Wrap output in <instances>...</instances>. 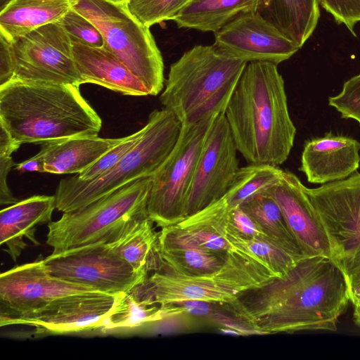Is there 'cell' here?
I'll return each mask as SVG.
<instances>
[{"label":"cell","instance_id":"obj_1","mask_svg":"<svg viewBox=\"0 0 360 360\" xmlns=\"http://www.w3.org/2000/svg\"><path fill=\"white\" fill-rule=\"evenodd\" d=\"M349 302L345 275L333 259L304 257L282 278L221 304L262 335L337 330Z\"/></svg>","mask_w":360,"mask_h":360},{"label":"cell","instance_id":"obj_2","mask_svg":"<svg viewBox=\"0 0 360 360\" xmlns=\"http://www.w3.org/2000/svg\"><path fill=\"white\" fill-rule=\"evenodd\" d=\"M277 65L248 63L224 112L237 150L249 163L278 166L293 147L297 130Z\"/></svg>","mask_w":360,"mask_h":360},{"label":"cell","instance_id":"obj_3","mask_svg":"<svg viewBox=\"0 0 360 360\" xmlns=\"http://www.w3.org/2000/svg\"><path fill=\"white\" fill-rule=\"evenodd\" d=\"M0 124L19 145H42L96 136L102 120L79 86L12 79L0 86Z\"/></svg>","mask_w":360,"mask_h":360},{"label":"cell","instance_id":"obj_4","mask_svg":"<svg viewBox=\"0 0 360 360\" xmlns=\"http://www.w3.org/2000/svg\"><path fill=\"white\" fill-rule=\"evenodd\" d=\"M248 63L196 45L170 66L160 101L182 125L224 113Z\"/></svg>","mask_w":360,"mask_h":360},{"label":"cell","instance_id":"obj_5","mask_svg":"<svg viewBox=\"0 0 360 360\" xmlns=\"http://www.w3.org/2000/svg\"><path fill=\"white\" fill-rule=\"evenodd\" d=\"M274 277L277 276L262 259L236 247L227 252L224 264L214 271L198 275L155 271L129 292L149 305L187 300L229 304Z\"/></svg>","mask_w":360,"mask_h":360},{"label":"cell","instance_id":"obj_6","mask_svg":"<svg viewBox=\"0 0 360 360\" xmlns=\"http://www.w3.org/2000/svg\"><path fill=\"white\" fill-rule=\"evenodd\" d=\"M181 126L168 109L154 110L141 139L111 169L92 180L75 175L60 181L54 195L56 209L75 211L138 179L153 176L173 150Z\"/></svg>","mask_w":360,"mask_h":360},{"label":"cell","instance_id":"obj_7","mask_svg":"<svg viewBox=\"0 0 360 360\" xmlns=\"http://www.w3.org/2000/svg\"><path fill=\"white\" fill-rule=\"evenodd\" d=\"M72 9L91 21L105 46L144 84L149 95L164 88V63L149 27L140 23L125 4L108 0H70Z\"/></svg>","mask_w":360,"mask_h":360},{"label":"cell","instance_id":"obj_8","mask_svg":"<svg viewBox=\"0 0 360 360\" xmlns=\"http://www.w3.org/2000/svg\"><path fill=\"white\" fill-rule=\"evenodd\" d=\"M152 176L138 179L88 205L48 223L46 244L53 254L98 242L120 225L148 214Z\"/></svg>","mask_w":360,"mask_h":360},{"label":"cell","instance_id":"obj_9","mask_svg":"<svg viewBox=\"0 0 360 360\" xmlns=\"http://www.w3.org/2000/svg\"><path fill=\"white\" fill-rule=\"evenodd\" d=\"M216 116L182 125L173 150L152 176L148 214L158 226L186 218L188 197L203 144Z\"/></svg>","mask_w":360,"mask_h":360},{"label":"cell","instance_id":"obj_10","mask_svg":"<svg viewBox=\"0 0 360 360\" xmlns=\"http://www.w3.org/2000/svg\"><path fill=\"white\" fill-rule=\"evenodd\" d=\"M13 79L80 86L72 42L60 21L39 27L11 41Z\"/></svg>","mask_w":360,"mask_h":360},{"label":"cell","instance_id":"obj_11","mask_svg":"<svg viewBox=\"0 0 360 360\" xmlns=\"http://www.w3.org/2000/svg\"><path fill=\"white\" fill-rule=\"evenodd\" d=\"M44 261L57 278L110 294L129 292L147 278L104 240L51 253Z\"/></svg>","mask_w":360,"mask_h":360},{"label":"cell","instance_id":"obj_12","mask_svg":"<svg viewBox=\"0 0 360 360\" xmlns=\"http://www.w3.org/2000/svg\"><path fill=\"white\" fill-rule=\"evenodd\" d=\"M90 291L98 290L52 275L40 256L1 274V326L27 317L59 297Z\"/></svg>","mask_w":360,"mask_h":360},{"label":"cell","instance_id":"obj_13","mask_svg":"<svg viewBox=\"0 0 360 360\" xmlns=\"http://www.w3.org/2000/svg\"><path fill=\"white\" fill-rule=\"evenodd\" d=\"M305 191L338 262L360 245V173Z\"/></svg>","mask_w":360,"mask_h":360},{"label":"cell","instance_id":"obj_14","mask_svg":"<svg viewBox=\"0 0 360 360\" xmlns=\"http://www.w3.org/2000/svg\"><path fill=\"white\" fill-rule=\"evenodd\" d=\"M237 147L224 113L218 115L207 134L191 183L186 217L221 198L238 169Z\"/></svg>","mask_w":360,"mask_h":360},{"label":"cell","instance_id":"obj_15","mask_svg":"<svg viewBox=\"0 0 360 360\" xmlns=\"http://www.w3.org/2000/svg\"><path fill=\"white\" fill-rule=\"evenodd\" d=\"M212 46L220 53L247 63L276 65L300 49L255 11L238 15L217 32Z\"/></svg>","mask_w":360,"mask_h":360},{"label":"cell","instance_id":"obj_16","mask_svg":"<svg viewBox=\"0 0 360 360\" xmlns=\"http://www.w3.org/2000/svg\"><path fill=\"white\" fill-rule=\"evenodd\" d=\"M120 294L90 291L66 295L9 325H27L39 333L49 334L102 328Z\"/></svg>","mask_w":360,"mask_h":360},{"label":"cell","instance_id":"obj_17","mask_svg":"<svg viewBox=\"0 0 360 360\" xmlns=\"http://www.w3.org/2000/svg\"><path fill=\"white\" fill-rule=\"evenodd\" d=\"M266 191L279 205L303 255L333 259L327 234L298 177L283 170L279 181Z\"/></svg>","mask_w":360,"mask_h":360},{"label":"cell","instance_id":"obj_18","mask_svg":"<svg viewBox=\"0 0 360 360\" xmlns=\"http://www.w3.org/2000/svg\"><path fill=\"white\" fill-rule=\"evenodd\" d=\"M360 143L342 134L326 133L305 141L299 168L315 184L345 179L357 171Z\"/></svg>","mask_w":360,"mask_h":360},{"label":"cell","instance_id":"obj_19","mask_svg":"<svg viewBox=\"0 0 360 360\" xmlns=\"http://www.w3.org/2000/svg\"><path fill=\"white\" fill-rule=\"evenodd\" d=\"M72 49L82 84H95L123 95H149L144 84L105 45L90 47L72 42Z\"/></svg>","mask_w":360,"mask_h":360},{"label":"cell","instance_id":"obj_20","mask_svg":"<svg viewBox=\"0 0 360 360\" xmlns=\"http://www.w3.org/2000/svg\"><path fill=\"white\" fill-rule=\"evenodd\" d=\"M56 209L54 195H34L8 206L0 212V244L15 262L27 246L25 238L38 245L37 226L51 220Z\"/></svg>","mask_w":360,"mask_h":360},{"label":"cell","instance_id":"obj_21","mask_svg":"<svg viewBox=\"0 0 360 360\" xmlns=\"http://www.w3.org/2000/svg\"><path fill=\"white\" fill-rule=\"evenodd\" d=\"M158 250L162 262L160 271L186 275L214 271L224 264L227 255L201 247L176 224L162 227L158 233Z\"/></svg>","mask_w":360,"mask_h":360},{"label":"cell","instance_id":"obj_22","mask_svg":"<svg viewBox=\"0 0 360 360\" xmlns=\"http://www.w3.org/2000/svg\"><path fill=\"white\" fill-rule=\"evenodd\" d=\"M153 223L148 214L135 217L103 239L136 271L146 276L162 266L158 233L154 231Z\"/></svg>","mask_w":360,"mask_h":360},{"label":"cell","instance_id":"obj_23","mask_svg":"<svg viewBox=\"0 0 360 360\" xmlns=\"http://www.w3.org/2000/svg\"><path fill=\"white\" fill-rule=\"evenodd\" d=\"M122 138L96 136L70 137L41 145L38 153L44 163V172L64 174L84 171L115 146Z\"/></svg>","mask_w":360,"mask_h":360},{"label":"cell","instance_id":"obj_24","mask_svg":"<svg viewBox=\"0 0 360 360\" xmlns=\"http://www.w3.org/2000/svg\"><path fill=\"white\" fill-rule=\"evenodd\" d=\"M300 49L320 18L319 0H257L255 11Z\"/></svg>","mask_w":360,"mask_h":360},{"label":"cell","instance_id":"obj_25","mask_svg":"<svg viewBox=\"0 0 360 360\" xmlns=\"http://www.w3.org/2000/svg\"><path fill=\"white\" fill-rule=\"evenodd\" d=\"M71 8L70 0H13L0 12V34L11 41L59 21Z\"/></svg>","mask_w":360,"mask_h":360},{"label":"cell","instance_id":"obj_26","mask_svg":"<svg viewBox=\"0 0 360 360\" xmlns=\"http://www.w3.org/2000/svg\"><path fill=\"white\" fill-rule=\"evenodd\" d=\"M257 0H191L174 17L179 28L216 33L238 15L255 11Z\"/></svg>","mask_w":360,"mask_h":360},{"label":"cell","instance_id":"obj_27","mask_svg":"<svg viewBox=\"0 0 360 360\" xmlns=\"http://www.w3.org/2000/svg\"><path fill=\"white\" fill-rule=\"evenodd\" d=\"M231 210L222 198L176 224L201 247L227 253L236 247L226 238L229 214Z\"/></svg>","mask_w":360,"mask_h":360},{"label":"cell","instance_id":"obj_28","mask_svg":"<svg viewBox=\"0 0 360 360\" xmlns=\"http://www.w3.org/2000/svg\"><path fill=\"white\" fill-rule=\"evenodd\" d=\"M186 313L178 304L149 305L131 292H122L102 329L129 328Z\"/></svg>","mask_w":360,"mask_h":360},{"label":"cell","instance_id":"obj_29","mask_svg":"<svg viewBox=\"0 0 360 360\" xmlns=\"http://www.w3.org/2000/svg\"><path fill=\"white\" fill-rule=\"evenodd\" d=\"M240 207L270 238L295 254L306 257L290 233L279 205L266 190L253 195Z\"/></svg>","mask_w":360,"mask_h":360},{"label":"cell","instance_id":"obj_30","mask_svg":"<svg viewBox=\"0 0 360 360\" xmlns=\"http://www.w3.org/2000/svg\"><path fill=\"white\" fill-rule=\"evenodd\" d=\"M226 238L234 246L245 250L265 262L277 277L282 278L302 257L268 236L244 238L226 230Z\"/></svg>","mask_w":360,"mask_h":360},{"label":"cell","instance_id":"obj_31","mask_svg":"<svg viewBox=\"0 0 360 360\" xmlns=\"http://www.w3.org/2000/svg\"><path fill=\"white\" fill-rule=\"evenodd\" d=\"M191 0H128L129 13L142 25L150 27L172 20Z\"/></svg>","mask_w":360,"mask_h":360},{"label":"cell","instance_id":"obj_32","mask_svg":"<svg viewBox=\"0 0 360 360\" xmlns=\"http://www.w3.org/2000/svg\"><path fill=\"white\" fill-rule=\"evenodd\" d=\"M72 42L90 47H102L103 37L96 26L89 19L71 8L60 20Z\"/></svg>","mask_w":360,"mask_h":360},{"label":"cell","instance_id":"obj_33","mask_svg":"<svg viewBox=\"0 0 360 360\" xmlns=\"http://www.w3.org/2000/svg\"><path fill=\"white\" fill-rule=\"evenodd\" d=\"M145 130L143 127L139 131L124 136V139L109 150L98 161L89 168L75 176L81 180L94 179L111 169L136 145Z\"/></svg>","mask_w":360,"mask_h":360},{"label":"cell","instance_id":"obj_34","mask_svg":"<svg viewBox=\"0 0 360 360\" xmlns=\"http://www.w3.org/2000/svg\"><path fill=\"white\" fill-rule=\"evenodd\" d=\"M328 105L342 118L354 120L360 125V73L345 82L338 95L328 98Z\"/></svg>","mask_w":360,"mask_h":360},{"label":"cell","instance_id":"obj_35","mask_svg":"<svg viewBox=\"0 0 360 360\" xmlns=\"http://www.w3.org/2000/svg\"><path fill=\"white\" fill-rule=\"evenodd\" d=\"M20 145L15 143L5 127L0 124V202L1 205L18 202L7 184V177L13 166H15L12 154Z\"/></svg>","mask_w":360,"mask_h":360},{"label":"cell","instance_id":"obj_36","mask_svg":"<svg viewBox=\"0 0 360 360\" xmlns=\"http://www.w3.org/2000/svg\"><path fill=\"white\" fill-rule=\"evenodd\" d=\"M320 6L338 25H344L356 37L355 26L360 22V0H319Z\"/></svg>","mask_w":360,"mask_h":360},{"label":"cell","instance_id":"obj_37","mask_svg":"<svg viewBox=\"0 0 360 360\" xmlns=\"http://www.w3.org/2000/svg\"><path fill=\"white\" fill-rule=\"evenodd\" d=\"M337 263L346 279L349 302L353 305L360 304V245Z\"/></svg>","mask_w":360,"mask_h":360},{"label":"cell","instance_id":"obj_38","mask_svg":"<svg viewBox=\"0 0 360 360\" xmlns=\"http://www.w3.org/2000/svg\"><path fill=\"white\" fill-rule=\"evenodd\" d=\"M227 229L244 238L268 236L260 226L240 206L230 211Z\"/></svg>","mask_w":360,"mask_h":360},{"label":"cell","instance_id":"obj_39","mask_svg":"<svg viewBox=\"0 0 360 360\" xmlns=\"http://www.w3.org/2000/svg\"><path fill=\"white\" fill-rule=\"evenodd\" d=\"M14 76V63L11 41L0 34V86L11 81Z\"/></svg>","mask_w":360,"mask_h":360},{"label":"cell","instance_id":"obj_40","mask_svg":"<svg viewBox=\"0 0 360 360\" xmlns=\"http://www.w3.org/2000/svg\"><path fill=\"white\" fill-rule=\"evenodd\" d=\"M174 304L181 306L186 314L207 321L217 309L218 303L202 300H187Z\"/></svg>","mask_w":360,"mask_h":360},{"label":"cell","instance_id":"obj_41","mask_svg":"<svg viewBox=\"0 0 360 360\" xmlns=\"http://www.w3.org/2000/svg\"><path fill=\"white\" fill-rule=\"evenodd\" d=\"M15 169L20 172H44L43 160L38 153L24 162L15 165Z\"/></svg>","mask_w":360,"mask_h":360},{"label":"cell","instance_id":"obj_42","mask_svg":"<svg viewBox=\"0 0 360 360\" xmlns=\"http://www.w3.org/2000/svg\"><path fill=\"white\" fill-rule=\"evenodd\" d=\"M353 320L354 323L360 327V304L354 305Z\"/></svg>","mask_w":360,"mask_h":360},{"label":"cell","instance_id":"obj_43","mask_svg":"<svg viewBox=\"0 0 360 360\" xmlns=\"http://www.w3.org/2000/svg\"><path fill=\"white\" fill-rule=\"evenodd\" d=\"M13 0H0V12L2 11Z\"/></svg>","mask_w":360,"mask_h":360},{"label":"cell","instance_id":"obj_44","mask_svg":"<svg viewBox=\"0 0 360 360\" xmlns=\"http://www.w3.org/2000/svg\"><path fill=\"white\" fill-rule=\"evenodd\" d=\"M108 1L115 3V4H125L128 0H108Z\"/></svg>","mask_w":360,"mask_h":360}]
</instances>
